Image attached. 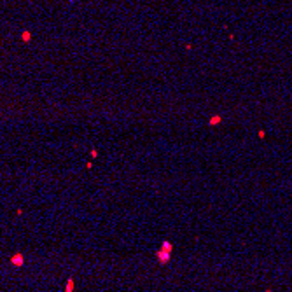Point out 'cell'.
I'll use <instances>...</instances> for the list:
<instances>
[{
    "mask_svg": "<svg viewBox=\"0 0 292 292\" xmlns=\"http://www.w3.org/2000/svg\"><path fill=\"white\" fill-rule=\"evenodd\" d=\"M156 257H158V263L165 266V264H168V263H170V259H172V252L159 249V250L156 252Z\"/></svg>",
    "mask_w": 292,
    "mask_h": 292,
    "instance_id": "obj_1",
    "label": "cell"
},
{
    "mask_svg": "<svg viewBox=\"0 0 292 292\" xmlns=\"http://www.w3.org/2000/svg\"><path fill=\"white\" fill-rule=\"evenodd\" d=\"M11 264H12L14 268H21V266L25 264V256H23L21 252H16V254L11 257Z\"/></svg>",
    "mask_w": 292,
    "mask_h": 292,
    "instance_id": "obj_2",
    "label": "cell"
},
{
    "mask_svg": "<svg viewBox=\"0 0 292 292\" xmlns=\"http://www.w3.org/2000/svg\"><path fill=\"white\" fill-rule=\"evenodd\" d=\"M74 289H75V280L70 277L67 280V284H65V292H74Z\"/></svg>",
    "mask_w": 292,
    "mask_h": 292,
    "instance_id": "obj_3",
    "label": "cell"
},
{
    "mask_svg": "<svg viewBox=\"0 0 292 292\" xmlns=\"http://www.w3.org/2000/svg\"><path fill=\"white\" fill-rule=\"evenodd\" d=\"M161 249H163V250H168V252H173V245H172L170 242H166V240L161 243Z\"/></svg>",
    "mask_w": 292,
    "mask_h": 292,
    "instance_id": "obj_4",
    "label": "cell"
},
{
    "mask_svg": "<svg viewBox=\"0 0 292 292\" xmlns=\"http://www.w3.org/2000/svg\"><path fill=\"white\" fill-rule=\"evenodd\" d=\"M221 121H222V119H221V116H214V117L208 121V124H210V126H215V124H219Z\"/></svg>",
    "mask_w": 292,
    "mask_h": 292,
    "instance_id": "obj_5",
    "label": "cell"
},
{
    "mask_svg": "<svg viewBox=\"0 0 292 292\" xmlns=\"http://www.w3.org/2000/svg\"><path fill=\"white\" fill-rule=\"evenodd\" d=\"M21 39H23L25 42H30V40H32V33H30V32H23V33H21Z\"/></svg>",
    "mask_w": 292,
    "mask_h": 292,
    "instance_id": "obj_6",
    "label": "cell"
},
{
    "mask_svg": "<svg viewBox=\"0 0 292 292\" xmlns=\"http://www.w3.org/2000/svg\"><path fill=\"white\" fill-rule=\"evenodd\" d=\"M96 156H98V151H96V149H93V151H91V158H96Z\"/></svg>",
    "mask_w": 292,
    "mask_h": 292,
    "instance_id": "obj_7",
    "label": "cell"
},
{
    "mask_svg": "<svg viewBox=\"0 0 292 292\" xmlns=\"http://www.w3.org/2000/svg\"><path fill=\"white\" fill-rule=\"evenodd\" d=\"M266 292H273V291H266Z\"/></svg>",
    "mask_w": 292,
    "mask_h": 292,
    "instance_id": "obj_8",
    "label": "cell"
}]
</instances>
